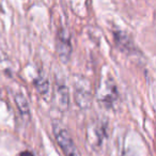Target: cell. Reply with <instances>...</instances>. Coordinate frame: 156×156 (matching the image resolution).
<instances>
[{
	"label": "cell",
	"instance_id": "6da1fadb",
	"mask_svg": "<svg viewBox=\"0 0 156 156\" xmlns=\"http://www.w3.org/2000/svg\"><path fill=\"white\" fill-rule=\"evenodd\" d=\"M54 134L59 147H61L65 156H79L75 142H74L73 138L69 135V133L67 132L66 128H64L62 125L55 124Z\"/></svg>",
	"mask_w": 156,
	"mask_h": 156
},
{
	"label": "cell",
	"instance_id": "8992f818",
	"mask_svg": "<svg viewBox=\"0 0 156 156\" xmlns=\"http://www.w3.org/2000/svg\"><path fill=\"white\" fill-rule=\"evenodd\" d=\"M57 100L58 104L63 110H66L69 106V88L64 83H59L57 87Z\"/></svg>",
	"mask_w": 156,
	"mask_h": 156
},
{
	"label": "cell",
	"instance_id": "3957f363",
	"mask_svg": "<svg viewBox=\"0 0 156 156\" xmlns=\"http://www.w3.org/2000/svg\"><path fill=\"white\" fill-rule=\"evenodd\" d=\"M76 104L81 109H87L91 105L92 94L90 89L89 83L85 79H80L75 86V92H74Z\"/></svg>",
	"mask_w": 156,
	"mask_h": 156
},
{
	"label": "cell",
	"instance_id": "7a4b0ae2",
	"mask_svg": "<svg viewBox=\"0 0 156 156\" xmlns=\"http://www.w3.org/2000/svg\"><path fill=\"white\" fill-rule=\"evenodd\" d=\"M56 49L60 60L63 63H67L72 56V40L71 34L65 28H61L57 34Z\"/></svg>",
	"mask_w": 156,
	"mask_h": 156
},
{
	"label": "cell",
	"instance_id": "5b68a950",
	"mask_svg": "<svg viewBox=\"0 0 156 156\" xmlns=\"http://www.w3.org/2000/svg\"><path fill=\"white\" fill-rule=\"evenodd\" d=\"M113 39H115V45L120 48L123 52L130 54L135 50V45L133 39L128 33L122 30H117L113 32Z\"/></svg>",
	"mask_w": 156,
	"mask_h": 156
},
{
	"label": "cell",
	"instance_id": "52a82bcc",
	"mask_svg": "<svg viewBox=\"0 0 156 156\" xmlns=\"http://www.w3.org/2000/svg\"><path fill=\"white\" fill-rule=\"evenodd\" d=\"M15 103L22 117H24L25 119H29L30 118V107H29L27 98L22 93H17L15 94Z\"/></svg>",
	"mask_w": 156,
	"mask_h": 156
},
{
	"label": "cell",
	"instance_id": "9c48e42d",
	"mask_svg": "<svg viewBox=\"0 0 156 156\" xmlns=\"http://www.w3.org/2000/svg\"><path fill=\"white\" fill-rule=\"evenodd\" d=\"M20 156H34V155H33V154L31 153V152L25 151V152H23V153H20Z\"/></svg>",
	"mask_w": 156,
	"mask_h": 156
},
{
	"label": "cell",
	"instance_id": "ba28073f",
	"mask_svg": "<svg viewBox=\"0 0 156 156\" xmlns=\"http://www.w3.org/2000/svg\"><path fill=\"white\" fill-rule=\"evenodd\" d=\"M34 87L41 95H46L49 91V83L44 76H39L34 79Z\"/></svg>",
	"mask_w": 156,
	"mask_h": 156
},
{
	"label": "cell",
	"instance_id": "277c9868",
	"mask_svg": "<svg viewBox=\"0 0 156 156\" xmlns=\"http://www.w3.org/2000/svg\"><path fill=\"white\" fill-rule=\"evenodd\" d=\"M100 101L107 107H113L115 103L118 98V91L117 87L115 85V81L111 79L105 81V85L102 87L100 92Z\"/></svg>",
	"mask_w": 156,
	"mask_h": 156
}]
</instances>
